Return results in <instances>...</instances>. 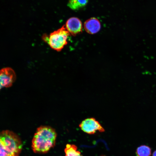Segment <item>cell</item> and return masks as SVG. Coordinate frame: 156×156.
Segmentation results:
<instances>
[{
    "instance_id": "6da1fadb",
    "label": "cell",
    "mask_w": 156,
    "mask_h": 156,
    "mask_svg": "<svg viewBox=\"0 0 156 156\" xmlns=\"http://www.w3.org/2000/svg\"><path fill=\"white\" fill-rule=\"evenodd\" d=\"M57 133L55 130L48 126L38 127L32 141L31 147L36 153H45L55 144Z\"/></svg>"
},
{
    "instance_id": "8992f818",
    "label": "cell",
    "mask_w": 156,
    "mask_h": 156,
    "mask_svg": "<svg viewBox=\"0 0 156 156\" xmlns=\"http://www.w3.org/2000/svg\"><path fill=\"white\" fill-rule=\"evenodd\" d=\"M65 27L70 34L75 35L82 31V25L81 21L77 18L71 17L66 21Z\"/></svg>"
},
{
    "instance_id": "7a4b0ae2",
    "label": "cell",
    "mask_w": 156,
    "mask_h": 156,
    "mask_svg": "<svg viewBox=\"0 0 156 156\" xmlns=\"http://www.w3.org/2000/svg\"><path fill=\"white\" fill-rule=\"evenodd\" d=\"M0 145V156H20L23 147L20 138L8 130L1 132Z\"/></svg>"
},
{
    "instance_id": "9c48e42d",
    "label": "cell",
    "mask_w": 156,
    "mask_h": 156,
    "mask_svg": "<svg viewBox=\"0 0 156 156\" xmlns=\"http://www.w3.org/2000/svg\"><path fill=\"white\" fill-rule=\"evenodd\" d=\"M88 0H69L68 6L71 9L76 10L85 6Z\"/></svg>"
},
{
    "instance_id": "5b68a950",
    "label": "cell",
    "mask_w": 156,
    "mask_h": 156,
    "mask_svg": "<svg viewBox=\"0 0 156 156\" xmlns=\"http://www.w3.org/2000/svg\"><path fill=\"white\" fill-rule=\"evenodd\" d=\"M16 78L15 72L12 68L6 67L1 69L0 71L1 89L11 86Z\"/></svg>"
},
{
    "instance_id": "7c38bea8",
    "label": "cell",
    "mask_w": 156,
    "mask_h": 156,
    "mask_svg": "<svg viewBox=\"0 0 156 156\" xmlns=\"http://www.w3.org/2000/svg\"><path fill=\"white\" fill-rule=\"evenodd\" d=\"M100 156H106L105 155H100Z\"/></svg>"
},
{
    "instance_id": "277c9868",
    "label": "cell",
    "mask_w": 156,
    "mask_h": 156,
    "mask_svg": "<svg viewBox=\"0 0 156 156\" xmlns=\"http://www.w3.org/2000/svg\"><path fill=\"white\" fill-rule=\"evenodd\" d=\"M79 126L82 131L89 134H94L97 131L103 132L105 131L100 123L93 118L84 119Z\"/></svg>"
},
{
    "instance_id": "52a82bcc",
    "label": "cell",
    "mask_w": 156,
    "mask_h": 156,
    "mask_svg": "<svg viewBox=\"0 0 156 156\" xmlns=\"http://www.w3.org/2000/svg\"><path fill=\"white\" fill-rule=\"evenodd\" d=\"M84 28L90 34L96 33L100 30L101 24L99 21L95 18H91L86 20L84 23Z\"/></svg>"
},
{
    "instance_id": "ba28073f",
    "label": "cell",
    "mask_w": 156,
    "mask_h": 156,
    "mask_svg": "<svg viewBox=\"0 0 156 156\" xmlns=\"http://www.w3.org/2000/svg\"><path fill=\"white\" fill-rule=\"evenodd\" d=\"M65 156H82L75 145L68 144L64 149Z\"/></svg>"
},
{
    "instance_id": "3957f363",
    "label": "cell",
    "mask_w": 156,
    "mask_h": 156,
    "mask_svg": "<svg viewBox=\"0 0 156 156\" xmlns=\"http://www.w3.org/2000/svg\"><path fill=\"white\" fill-rule=\"evenodd\" d=\"M65 25L57 30L51 33L49 37H44L50 47L57 51H60L67 43V39L70 33L66 29Z\"/></svg>"
},
{
    "instance_id": "8fae6325",
    "label": "cell",
    "mask_w": 156,
    "mask_h": 156,
    "mask_svg": "<svg viewBox=\"0 0 156 156\" xmlns=\"http://www.w3.org/2000/svg\"><path fill=\"white\" fill-rule=\"evenodd\" d=\"M152 156H156V150L153 152Z\"/></svg>"
},
{
    "instance_id": "30bf717a",
    "label": "cell",
    "mask_w": 156,
    "mask_h": 156,
    "mask_svg": "<svg viewBox=\"0 0 156 156\" xmlns=\"http://www.w3.org/2000/svg\"><path fill=\"white\" fill-rule=\"evenodd\" d=\"M136 154L137 156H150L151 154V149L148 146L141 145L137 148Z\"/></svg>"
}]
</instances>
